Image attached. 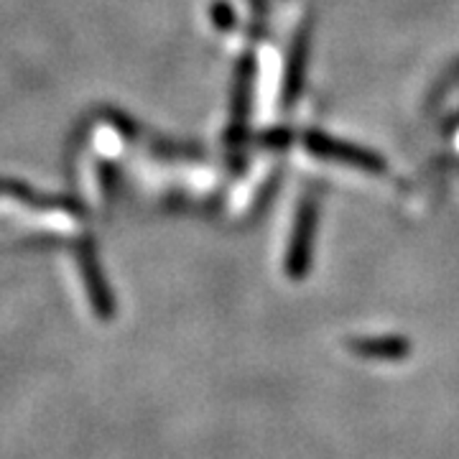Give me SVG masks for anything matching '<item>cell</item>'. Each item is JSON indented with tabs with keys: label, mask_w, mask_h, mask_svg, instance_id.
I'll return each instance as SVG.
<instances>
[{
	"label": "cell",
	"mask_w": 459,
	"mask_h": 459,
	"mask_svg": "<svg viewBox=\"0 0 459 459\" xmlns=\"http://www.w3.org/2000/svg\"><path fill=\"white\" fill-rule=\"evenodd\" d=\"M316 225H319V204H316V199L312 195H307V197L299 202L294 232H291L289 250H286V273H289V279L301 281L307 276L309 263H312Z\"/></svg>",
	"instance_id": "obj_1"
},
{
	"label": "cell",
	"mask_w": 459,
	"mask_h": 459,
	"mask_svg": "<svg viewBox=\"0 0 459 459\" xmlns=\"http://www.w3.org/2000/svg\"><path fill=\"white\" fill-rule=\"evenodd\" d=\"M304 146L312 151L314 156L319 159H327V161H340L347 166H358L362 171H370V174H380L385 171V159L370 151V148L355 146V143H347V141H337V138H329L327 133L309 131L304 135Z\"/></svg>",
	"instance_id": "obj_2"
},
{
	"label": "cell",
	"mask_w": 459,
	"mask_h": 459,
	"mask_svg": "<svg viewBox=\"0 0 459 459\" xmlns=\"http://www.w3.org/2000/svg\"><path fill=\"white\" fill-rule=\"evenodd\" d=\"M253 80H255V59L246 54L235 66V84H232V108H230L228 143L232 151L240 153V146L247 133V113L253 100Z\"/></svg>",
	"instance_id": "obj_3"
},
{
	"label": "cell",
	"mask_w": 459,
	"mask_h": 459,
	"mask_svg": "<svg viewBox=\"0 0 459 459\" xmlns=\"http://www.w3.org/2000/svg\"><path fill=\"white\" fill-rule=\"evenodd\" d=\"M309 44H312V26L309 21H304L294 33L291 51H289V62H286V74H283V87H281V102L283 108H291L304 87L307 77V62H309Z\"/></svg>",
	"instance_id": "obj_4"
},
{
	"label": "cell",
	"mask_w": 459,
	"mask_h": 459,
	"mask_svg": "<svg viewBox=\"0 0 459 459\" xmlns=\"http://www.w3.org/2000/svg\"><path fill=\"white\" fill-rule=\"evenodd\" d=\"M347 347L365 360H403L411 352V342L395 334L385 337H358L347 340Z\"/></svg>",
	"instance_id": "obj_5"
},
{
	"label": "cell",
	"mask_w": 459,
	"mask_h": 459,
	"mask_svg": "<svg viewBox=\"0 0 459 459\" xmlns=\"http://www.w3.org/2000/svg\"><path fill=\"white\" fill-rule=\"evenodd\" d=\"M80 265H82V276L84 283H87V291H90V299H92V307L98 309L102 319H110L115 314V301L110 291H108V283L102 279V273H100V265L95 261V255L90 250H82Z\"/></svg>",
	"instance_id": "obj_6"
},
{
	"label": "cell",
	"mask_w": 459,
	"mask_h": 459,
	"mask_svg": "<svg viewBox=\"0 0 459 459\" xmlns=\"http://www.w3.org/2000/svg\"><path fill=\"white\" fill-rule=\"evenodd\" d=\"M212 21L217 29H222V31H230L235 23H238V18H235V11L230 8L225 0H217L212 3Z\"/></svg>",
	"instance_id": "obj_7"
},
{
	"label": "cell",
	"mask_w": 459,
	"mask_h": 459,
	"mask_svg": "<svg viewBox=\"0 0 459 459\" xmlns=\"http://www.w3.org/2000/svg\"><path fill=\"white\" fill-rule=\"evenodd\" d=\"M250 8H253V29H258V33H263L265 18H268V0H250Z\"/></svg>",
	"instance_id": "obj_8"
},
{
	"label": "cell",
	"mask_w": 459,
	"mask_h": 459,
	"mask_svg": "<svg viewBox=\"0 0 459 459\" xmlns=\"http://www.w3.org/2000/svg\"><path fill=\"white\" fill-rule=\"evenodd\" d=\"M291 141V131L286 128H279V131H265L261 135L263 146H286Z\"/></svg>",
	"instance_id": "obj_9"
}]
</instances>
